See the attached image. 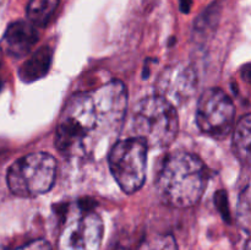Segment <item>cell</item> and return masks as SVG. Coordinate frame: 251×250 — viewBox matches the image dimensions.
<instances>
[{
	"mask_svg": "<svg viewBox=\"0 0 251 250\" xmlns=\"http://www.w3.org/2000/svg\"><path fill=\"white\" fill-rule=\"evenodd\" d=\"M127 107L126 88L112 81L96 90L74 95L64 107L54 144L63 154L91 156L122 129Z\"/></svg>",
	"mask_w": 251,
	"mask_h": 250,
	"instance_id": "obj_1",
	"label": "cell"
},
{
	"mask_svg": "<svg viewBox=\"0 0 251 250\" xmlns=\"http://www.w3.org/2000/svg\"><path fill=\"white\" fill-rule=\"evenodd\" d=\"M207 180V168L198 156L188 152H176L164 161L157 189L167 205L185 208L200 201Z\"/></svg>",
	"mask_w": 251,
	"mask_h": 250,
	"instance_id": "obj_2",
	"label": "cell"
},
{
	"mask_svg": "<svg viewBox=\"0 0 251 250\" xmlns=\"http://www.w3.org/2000/svg\"><path fill=\"white\" fill-rule=\"evenodd\" d=\"M134 137L151 149H166L176 140L179 129L176 107L161 96L140 100L132 112Z\"/></svg>",
	"mask_w": 251,
	"mask_h": 250,
	"instance_id": "obj_3",
	"label": "cell"
},
{
	"mask_svg": "<svg viewBox=\"0 0 251 250\" xmlns=\"http://www.w3.org/2000/svg\"><path fill=\"white\" fill-rule=\"evenodd\" d=\"M56 162L44 152H36L21 157L10 166L7 184L15 195L34 198L47 193L55 180Z\"/></svg>",
	"mask_w": 251,
	"mask_h": 250,
	"instance_id": "obj_4",
	"label": "cell"
},
{
	"mask_svg": "<svg viewBox=\"0 0 251 250\" xmlns=\"http://www.w3.org/2000/svg\"><path fill=\"white\" fill-rule=\"evenodd\" d=\"M147 146L137 137L120 140L109 152V168L120 189L134 194L144 185L147 169Z\"/></svg>",
	"mask_w": 251,
	"mask_h": 250,
	"instance_id": "obj_5",
	"label": "cell"
},
{
	"mask_svg": "<svg viewBox=\"0 0 251 250\" xmlns=\"http://www.w3.org/2000/svg\"><path fill=\"white\" fill-rule=\"evenodd\" d=\"M103 222L91 206H71L64 222L58 250H100L103 239Z\"/></svg>",
	"mask_w": 251,
	"mask_h": 250,
	"instance_id": "obj_6",
	"label": "cell"
},
{
	"mask_svg": "<svg viewBox=\"0 0 251 250\" xmlns=\"http://www.w3.org/2000/svg\"><path fill=\"white\" fill-rule=\"evenodd\" d=\"M235 107L220 88H208L200 97L196 122L202 132L213 139H225L232 131Z\"/></svg>",
	"mask_w": 251,
	"mask_h": 250,
	"instance_id": "obj_7",
	"label": "cell"
},
{
	"mask_svg": "<svg viewBox=\"0 0 251 250\" xmlns=\"http://www.w3.org/2000/svg\"><path fill=\"white\" fill-rule=\"evenodd\" d=\"M196 83V74L190 68L181 65L171 66L159 77L157 91L158 96L176 107L190 98L195 92Z\"/></svg>",
	"mask_w": 251,
	"mask_h": 250,
	"instance_id": "obj_8",
	"label": "cell"
},
{
	"mask_svg": "<svg viewBox=\"0 0 251 250\" xmlns=\"http://www.w3.org/2000/svg\"><path fill=\"white\" fill-rule=\"evenodd\" d=\"M38 42V33L31 22H12L2 37V49L15 58L26 56Z\"/></svg>",
	"mask_w": 251,
	"mask_h": 250,
	"instance_id": "obj_9",
	"label": "cell"
},
{
	"mask_svg": "<svg viewBox=\"0 0 251 250\" xmlns=\"http://www.w3.org/2000/svg\"><path fill=\"white\" fill-rule=\"evenodd\" d=\"M53 49L48 46L39 48L20 69V77L24 82H33L47 75L50 68Z\"/></svg>",
	"mask_w": 251,
	"mask_h": 250,
	"instance_id": "obj_10",
	"label": "cell"
},
{
	"mask_svg": "<svg viewBox=\"0 0 251 250\" xmlns=\"http://www.w3.org/2000/svg\"><path fill=\"white\" fill-rule=\"evenodd\" d=\"M250 137L251 118L250 114H247L240 120L233 134V151L245 164L250 163Z\"/></svg>",
	"mask_w": 251,
	"mask_h": 250,
	"instance_id": "obj_11",
	"label": "cell"
},
{
	"mask_svg": "<svg viewBox=\"0 0 251 250\" xmlns=\"http://www.w3.org/2000/svg\"><path fill=\"white\" fill-rule=\"evenodd\" d=\"M60 0H29L27 17L33 26L44 27L53 17Z\"/></svg>",
	"mask_w": 251,
	"mask_h": 250,
	"instance_id": "obj_12",
	"label": "cell"
},
{
	"mask_svg": "<svg viewBox=\"0 0 251 250\" xmlns=\"http://www.w3.org/2000/svg\"><path fill=\"white\" fill-rule=\"evenodd\" d=\"M137 250H178V245L172 235L154 234L146 238Z\"/></svg>",
	"mask_w": 251,
	"mask_h": 250,
	"instance_id": "obj_13",
	"label": "cell"
},
{
	"mask_svg": "<svg viewBox=\"0 0 251 250\" xmlns=\"http://www.w3.org/2000/svg\"><path fill=\"white\" fill-rule=\"evenodd\" d=\"M238 217L242 225H245L247 230L249 229L250 223V193H249V185L244 189L240 196L239 205H238Z\"/></svg>",
	"mask_w": 251,
	"mask_h": 250,
	"instance_id": "obj_14",
	"label": "cell"
},
{
	"mask_svg": "<svg viewBox=\"0 0 251 250\" xmlns=\"http://www.w3.org/2000/svg\"><path fill=\"white\" fill-rule=\"evenodd\" d=\"M15 250H53V249H51L50 244H49L47 240L38 239V240H33V242L27 243V244L22 245V247L17 248V249Z\"/></svg>",
	"mask_w": 251,
	"mask_h": 250,
	"instance_id": "obj_15",
	"label": "cell"
},
{
	"mask_svg": "<svg viewBox=\"0 0 251 250\" xmlns=\"http://www.w3.org/2000/svg\"><path fill=\"white\" fill-rule=\"evenodd\" d=\"M180 2V11L184 12V14H188L190 11L191 4H193V0H179Z\"/></svg>",
	"mask_w": 251,
	"mask_h": 250,
	"instance_id": "obj_16",
	"label": "cell"
},
{
	"mask_svg": "<svg viewBox=\"0 0 251 250\" xmlns=\"http://www.w3.org/2000/svg\"><path fill=\"white\" fill-rule=\"evenodd\" d=\"M245 250H250V242H249V240H248L247 245H245Z\"/></svg>",
	"mask_w": 251,
	"mask_h": 250,
	"instance_id": "obj_17",
	"label": "cell"
}]
</instances>
